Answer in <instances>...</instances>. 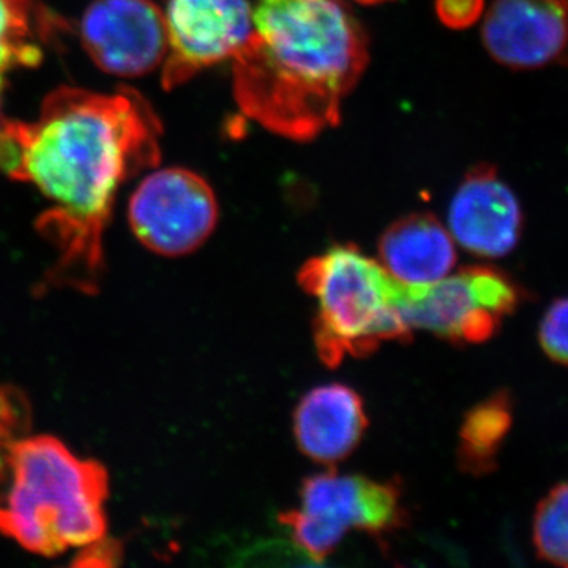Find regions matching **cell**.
Listing matches in <instances>:
<instances>
[{"label":"cell","mask_w":568,"mask_h":568,"mask_svg":"<svg viewBox=\"0 0 568 568\" xmlns=\"http://www.w3.org/2000/svg\"><path fill=\"white\" fill-rule=\"evenodd\" d=\"M162 132L151 104L132 89H55L36 122H7V175L33 183L52 203L37 222L59 253L43 287L100 290L115 196L123 182L160 163Z\"/></svg>","instance_id":"cell-1"},{"label":"cell","mask_w":568,"mask_h":568,"mask_svg":"<svg viewBox=\"0 0 568 568\" xmlns=\"http://www.w3.org/2000/svg\"><path fill=\"white\" fill-rule=\"evenodd\" d=\"M369 61L364 26L343 0H257L233 59L241 111L286 140H315L342 121Z\"/></svg>","instance_id":"cell-2"},{"label":"cell","mask_w":568,"mask_h":568,"mask_svg":"<svg viewBox=\"0 0 568 568\" xmlns=\"http://www.w3.org/2000/svg\"><path fill=\"white\" fill-rule=\"evenodd\" d=\"M9 487L0 503V534L33 555L55 558L106 540L110 474L102 463L77 457L58 437L14 443Z\"/></svg>","instance_id":"cell-3"},{"label":"cell","mask_w":568,"mask_h":568,"mask_svg":"<svg viewBox=\"0 0 568 568\" xmlns=\"http://www.w3.org/2000/svg\"><path fill=\"white\" fill-rule=\"evenodd\" d=\"M298 283L317 302L315 343L325 365L375 353L381 343L407 342L399 312L403 284L354 245H336L302 265Z\"/></svg>","instance_id":"cell-4"},{"label":"cell","mask_w":568,"mask_h":568,"mask_svg":"<svg viewBox=\"0 0 568 568\" xmlns=\"http://www.w3.org/2000/svg\"><path fill=\"white\" fill-rule=\"evenodd\" d=\"M521 297L518 284L503 271L473 265L426 286L403 287L399 312L410 331L422 328L457 345H476L499 332Z\"/></svg>","instance_id":"cell-5"},{"label":"cell","mask_w":568,"mask_h":568,"mask_svg":"<svg viewBox=\"0 0 568 568\" xmlns=\"http://www.w3.org/2000/svg\"><path fill=\"white\" fill-rule=\"evenodd\" d=\"M219 216L212 186L185 168H164L149 174L130 197L133 234L160 256L196 252L215 231Z\"/></svg>","instance_id":"cell-6"},{"label":"cell","mask_w":568,"mask_h":568,"mask_svg":"<svg viewBox=\"0 0 568 568\" xmlns=\"http://www.w3.org/2000/svg\"><path fill=\"white\" fill-rule=\"evenodd\" d=\"M163 88L174 89L200 71L235 58L253 32L248 0H168Z\"/></svg>","instance_id":"cell-7"},{"label":"cell","mask_w":568,"mask_h":568,"mask_svg":"<svg viewBox=\"0 0 568 568\" xmlns=\"http://www.w3.org/2000/svg\"><path fill=\"white\" fill-rule=\"evenodd\" d=\"M92 62L112 77L142 78L166 61V18L153 0H93L80 24Z\"/></svg>","instance_id":"cell-8"},{"label":"cell","mask_w":568,"mask_h":568,"mask_svg":"<svg viewBox=\"0 0 568 568\" xmlns=\"http://www.w3.org/2000/svg\"><path fill=\"white\" fill-rule=\"evenodd\" d=\"M488 54L514 70L568 58V0H495L481 28Z\"/></svg>","instance_id":"cell-9"},{"label":"cell","mask_w":568,"mask_h":568,"mask_svg":"<svg viewBox=\"0 0 568 568\" xmlns=\"http://www.w3.org/2000/svg\"><path fill=\"white\" fill-rule=\"evenodd\" d=\"M452 237L467 252L503 257L514 252L523 231L518 197L491 164L470 168L448 207Z\"/></svg>","instance_id":"cell-10"},{"label":"cell","mask_w":568,"mask_h":568,"mask_svg":"<svg viewBox=\"0 0 568 568\" xmlns=\"http://www.w3.org/2000/svg\"><path fill=\"white\" fill-rule=\"evenodd\" d=\"M301 497V510L345 532L357 529L379 536L399 528L405 519L402 491L392 481L336 473L316 474L305 478Z\"/></svg>","instance_id":"cell-11"},{"label":"cell","mask_w":568,"mask_h":568,"mask_svg":"<svg viewBox=\"0 0 568 568\" xmlns=\"http://www.w3.org/2000/svg\"><path fill=\"white\" fill-rule=\"evenodd\" d=\"M368 426L364 402L354 388H313L294 410V436L306 457L334 465L349 457Z\"/></svg>","instance_id":"cell-12"},{"label":"cell","mask_w":568,"mask_h":568,"mask_svg":"<svg viewBox=\"0 0 568 568\" xmlns=\"http://www.w3.org/2000/svg\"><path fill=\"white\" fill-rule=\"evenodd\" d=\"M381 264L405 286H426L450 274L457 248L450 231L433 213L402 216L379 239Z\"/></svg>","instance_id":"cell-13"},{"label":"cell","mask_w":568,"mask_h":568,"mask_svg":"<svg viewBox=\"0 0 568 568\" xmlns=\"http://www.w3.org/2000/svg\"><path fill=\"white\" fill-rule=\"evenodd\" d=\"M511 420L514 413L508 392H497L474 406L459 429V467L476 477L491 473L510 432Z\"/></svg>","instance_id":"cell-14"},{"label":"cell","mask_w":568,"mask_h":568,"mask_svg":"<svg viewBox=\"0 0 568 568\" xmlns=\"http://www.w3.org/2000/svg\"><path fill=\"white\" fill-rule=\"evenodd\" d=\"M33 0H0V74L39 65L41 20Z\"/></svg>","instance_id":"cell-15"},{"label":"cell","mask_w":568,"mask_h":568,"mask_svg":"<svg viewBox=\"0 0 568 568\" xmlns=\"http://www.w3.org/2000/svg\"><path fill=\"white\" fill-rule=\"evenodd\" d=\"M532 537L541 559L568 567V484L552 488L538 504Z\"/></svg>","instance_id":"cell-16"},{"label":"cell","mask_w":568,"mask_h":568,"mask_svg":"<svg viewBox=\"0 0 568 568\" xmlns=\"http://www.w3.org/2000/svg\"><path fill=\"white\" fill-rule=\"evenodd\" d=\"M278 519L290 529L294 544L315 562L327 559L346 536L345 530L304 510L284 511Z\"/></svg>","instance_id":"cell-17"},{"label":"cell","mask_w":568,"mask_h":568,"mask_svg":"<svg viewBox=\"0 0 568 568\" xmlns=\"http://www.w3.org/2000/svg\"><path fill=\"white\" fill-rule=\"evenodd\" d=\"M538 339L552 362L568 366V297L549 306L541 320Z\"/></svg>","instance_id":"cell-18"},{"label":"cell","mask_w":568,"mask_h":568,"mask_svg":"<svg viewBox=\"0 0 568 568\" xmlns=\"http://www.w3.org/2000/svg\"><path fill=\"white\" fill-rule=\"evenodd\" d=\"M435 10L446 28L462 31L480 20L485 0H436Z\"/></svg>","instance_id":"cell-19"},{"label":"cell","mask_w":568,"mask_h":568,"mask_svg":"<svg viewBox=\"0 0 568 568\" xmlns=\"http://www.w3.org/2000/svg\"><path fill=\"white\" fill-rule=\"evenodd\" d=\"M10 484V455L0 452V503L6 496V488Z\"/></svg>","instance_id":"cell-20"},{"label":"cell","mask_w":568,"mask_h":568,"mask_svg":"<svg viewBox=\"0 0 568 568\" xmlns=\"http://www.w3.org/2000/svg\"><path fill=\"white\" fill-rule=\"evenodd\" d=\"M3 89H6V84H3V74H0V126H2V123L6 122V118L2 115Z\"/></svg>","instance_id":"cell-21"},{"label":"cell","mask_w":568,"mask_h":568,"mask_svg":"<svg viewBox=\"0 0 568 568\" xmlns=\"http://www.w3.org/2000/svg\"><path fill=\"white\" fill-rule=\"evenodd\" d=\"M355 2L364 3V6H376V3L390 2V0H355Z\"/></svg>","instance_id":"cell-22"}]
</instances>
